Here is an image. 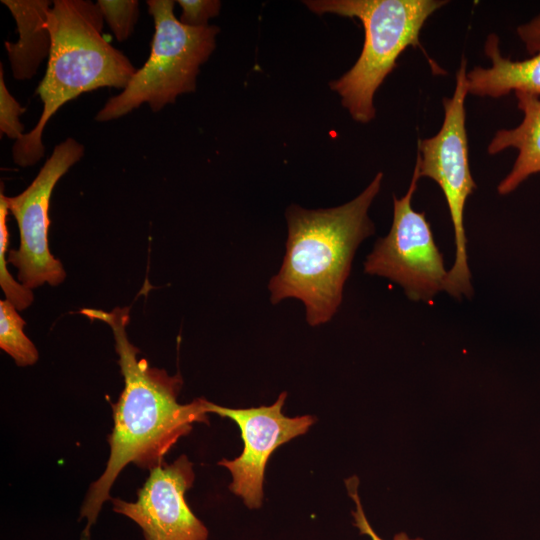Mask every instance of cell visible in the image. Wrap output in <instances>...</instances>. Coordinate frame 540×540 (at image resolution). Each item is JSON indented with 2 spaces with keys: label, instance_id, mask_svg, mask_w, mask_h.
<instances>
[{
  "label": "cell",
  "instance_id": "1",
  "mask_svg": "<svg viewBox=\"0 0 540 540\" xmlns=\"http://www.w3.org/2000/svg\"><path fill=\"white\" fill-rule=\"evenodd\" d=\"M79 312L109 325L124 378V389L112 407L114 426L108 436L109 459L103 474L91 484L80 510V519L87 522L81 540H89L91 527L104 502L111 499L110 489L122 469L130 463L149 470L163 464L166 453L191 431L194 423H208V413L205 399L178 403L183 384L180 374L169 375L137 357L140 350L129 341L126 332L128 307L109 312L83 308Z\"/></svg>",
  "mask_w": 540,
  "mask_h": 540
},
{
  "label": "cell",
  "instance_id": "2",
  "mask_svg": "<svg viewBox=\"0 0 540 540\" xmlns=\"http://www.w3.org/2000/svg\"><path fill=\"white\" fill-rule=\"evenodd\" d=\"M382 179L383 173H377L361 194L341 206L318 210L296 204L288 207L283 263L268 285L271 303L286 298L301 300L312 327L334 316L356 249L375 232L368 210Z\"/></svg>",
  "mask_w": 540,
  "mask_h": 540
},
{
  "label": "cell",
  "instance_id": "3",
  "mask_svg": "<svg viewBox=\"0 0 540 540\" xmlns=\"http://www.w3.org/2000/svg\"><path fill=\"white\" fill-rule=\"evenodd\" d=\"M103 22L97 3L52 1L46 21L51 50L36 89L43 109L34 128L13 144L12 158L18 166H32L44 156L45 126L65 103L103 87L124 89L137 71L128 57L103 37Z\"/></svg>",
  "mask_w": 540,
  "mask_h": 540
},
{
  "label": "cell",
  "instance_id": "4",
  "mask_svg": "<svg viewBox=\"0 0 540 540\" xmlns=\"http://www.w3.org/2000/svg\"><path fill=\"white\" fill-rule=\"evenodd\" d=\"M317 14L333 13L361 21L365 40L356 63L330 83L354 120L368 123L375 117L374 95L409 46H420L426 20L445 0H310Z\"/></svg>",
  "mask_w": 540,
  "mask_h": 540
},
{
  "label": "cell",
  "instance_id": "5",
  "mask_svg": "<svg viewBox=\"0 0 540 540\" xmlns=\"http://www.w3.org/2000/svg\"><path fill=\"white\" fill-rule=\"evenodd\" d=\"M146 4L154 21L149 57L122 92L107 100L95 116L97 121L118 119L144 103L157 112L179 95L194 92L199 68L215 49L217 26L182 24L172 0H148Z\"/></svg>",
  "mask_w": 540,
  "mask_h": 540
},
{
  "label": "cell",
  "instance_id": "6",
  "mask_svg": "<svg viewBox=\"0 0 540 540\" xmlns=\"http://www.w3.org/2000/svg\"><path fill=\"white\" fill-rule=\"evenodd\" d=\"M467 61L463 57L456 73L455 90L443 99L444 120L438 133L418 141L420 177L434 180L444 193L454 230L455 259L448 271L445 291L454 298L473 294L468 266L464 208L477 188L469 167L465 98L468 94Z\"/></svg>",
  "mask_w": 540,
  "mask_h": 540
},
{
  "label": "cell",
  "instance_id": "7",
  "mask_svg": "<svg viewBox=\"0 0 540 540\" xmlns=\"http://www.w3.org/2000/svg\"><path fill=\"white\" fill-rule=\"evenodd\" d=\"M419 178L416 162L406 194L393 196L391 229L376 241L364 262V272L397 283L412 301L429 302L445 290L448 271L425 212H417L411 205Z\"/></svg>",
  "mask_w": 540,
  "mask_h": 540
},
{
  "label": "cell",
  "instance_id": "8",
  "mask_svg": "<svg viewBox=\"0 0 540 540\" xmlns=\"http://www.w3.org/2000/svg\"><path fill=\"white\" fill-rule=\"evenodd\" d=\"M84 146L73 138L56 145L31 184L20 194L5 196L20 234L17 250L7 261L18 269L17 277L29 289L44 283L61 284L66 273L60 260L49 250V206L53 189L60 178L84 155Z\"/></svg>",
  "mask_w": 540,
  "mask_h": 540
},
{
  "label": "cell",
  "instance_id": "9",
  "mask_svg": "<svg viewBox=\"0 0 540 540\" xmlns=\"http://www.w3.org/2000/svg\"><path fill=\"white\" fill-rule=\"evenodd\" d=\"M287 397L282 392L270 406L231 409L206 400L207 413H216L236 422L244 442L243 452L233 460L223 459L219 465L232 475L229 489L243 499L250 509L259 508L263 500V481L268 459L275 449L305 434L315 422L311 415L287 417L282 407Z\"/></svg>",
  "mask_w": 540,
  "mask_h": 540
},
{
  "label": "cell",
  "instance_id": "10",
  "mask_svg": "<svg viewBox=\"0 0 540 540\" xmlns=\"http://www.w3.org/2000/svg\"><path fill=\"white\" fill-rule=\"evenodd\" d=\"M194 478L192 463L181 455L150 470L135 502L111 498L113 510L134 521L144 540H207L208 529L185 500Z\"/></svg>",
  "mask_w": 540,
  "mask_h": 540
},
{
  "label": "cell",
  "instance_id": "11",
  "mask_svg": "<svg viewBox=\"0 0 540 540\" xmlns=\"http://www.w3.org/2000/svg\"><path fill=\"white\" fill-rule=\"evenodd\" d=\"M515 96L523 112L521 123L512 129L498 130L487 147L490 155L507 148L518 150L511 171L497 187L500 195L513 192L532 174L540 173V97L525 92H515Z\"/></svg>",
  "mask_w": 540,
  "mask_h": 540
},
{
  "label": "cell",
  "instance_id": "12",
  "mask_svg": "<svg viewBox=\"0 0 540 540\" xmlns=\"http://www.w3.org/2000/svg\"><path fill=\"white\" fill-rule=\"evenodd\" d=\"M17 25L15 43L6 41L11 71L15 79H31L51 50V35L47 28V14L52 6L48 0H2Z\"/></svg>",
  "mask_w": 540,
  "mask_h": 540
},
{
  "label": "cell",
  "instance_id": "13",
  "mask_svg": "<svg viewBox=\"0 0 540 540\" xmlns=\"http://www.w3.org/2000/svg\"><path fill=\"white\" fill-rule=\"evenodd\" d=\"M484 51L492 66H477L467 73L468 94L499 98L514 91L540 97V52L523 60L504 57L496 34L487 37Z\"/></svg>",
  "mask_w": 540,
  "mask_h": 540
},
{
  "label": "cell",
  "instance_id": "14",
  "mask_svg": "<svg viewBox=\"0 0 540 540\" xmlns=\"http://www.w3.org/2000/svg\"><path fill=\"white\" fill-rule=\"evenodd\" d=\"M25 325L14 305L6 299L0 300V348L20 367L35 364L39 356L36 346L23 331Z\"/></svg>",
  "mask_w": 540,
  "mask_h": 540
},
{
  "label": "cell",
  "instance_id": "15",
  "mask_svg": "<svg viewBox=\"0 0 540 540\" xmlns=\"http://www.w3.org/2000/svg\"><path fill=\"white\" fill-rule=\"evenodd\" d=\"M8 205L3 193L0 194V286L6 300L12 303L18 311L28 308L34 299L31 289L14 280L7 269L5 255L8 246L7 214Z\"/></svg>",
  "mask_w": 540,
  "mask_h": 540
},
{
  "label": "cell",
  "instance_id": "16",
  "mask_svg": "<svg viewBox=\"0 0 540 540\" xmlns=\"http://www.w3.org/2000/svg\"><path fill=\"white\" fill-rule=\"evenodd\" d=\"M96 3L115 38L119 42L128 39L139 17V2L137 0H98Z\"/></svg>",
  "mask_w": 540,
  "mask_h": 540
},
{
  "label": "cell",
  "instance_id": "17",
  "mask_svg": "<svg viewBox=\"0 0 540 540\" xmlns=\"http://www.w3.org/2000/svg\"><path fill=\"white\" fill-rule=\"evenodd\" d=\"M26 108L9 92L4 81L3 68L0 67V132L10 139L17 141L24 134V125L20 116Z\"/></svg>",
  "mask_w": 540,
  "mask_h": 540
},
{
  "label": "cell",
  "instance_id": "18",
  "mask_svg": "<svg viewBox=\"0 0 540 540\" xmlns=\"http://www.w3.org/2000/svg\"><path fill=\"white\" fill-rule=\"evenodd\" d=\"M182 9L179 21L189 27L208 26V20L219 14L221 2L218 0H178Z\"/></svg>",
  "mask_w": 540,
  "mask_h": 540
},
{
  "label": "cell",
  "instance_id": "19",
  "mask_svg": "<svg viewBox=\"0 0 540 540\" xmlns=\"http://www.w3.org/2000/svg\"><path fill=\"white\" fill-rule=\"evenodd\" d=\"M347 491L349 496L355 502V510L352 511V516L354 519V525L358 528L361 535H367L371 540H384L382 539L372 528L371 524L367 520V517L364 513L360 497L358 494V485L359 479L356 476L350 477L345 481ZM393 540H424L420 537L410 538L406 533L400 532L397 533Z\"/></svg>",
  "mask_w": 540,
  "mask_h": 540
},
{
  "label": "cell",
  "instance_id": "20",
  "mask_svg": "<svg viewBox=\"0 0 540 540\" xmlns=\"http://www.w3.org/2000/svg\"><path fill=\"white\" fill-rule=\"evenodd\" d=\"M517 34L529 54L540 52V14L517 27Z\"/></svg>",
  "mask_w": 540,
  "mask_h": 540
}]
</instances>
